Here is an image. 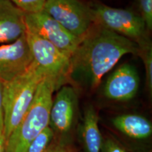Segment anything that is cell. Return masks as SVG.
I'll return each instance as SVG.
<instances>
[{"label": "cell", "instance_id": "15", "mask_svg": "<svg viewBox=\"0 0 152 152\" xmlns=\"http://www.w3.org/2000/svg\"><path fill=\"white\" fill-rule=\"evenodd\" d=\"M54 139V132L48 126L33 140L26 152H47Z\"/></svg>", "mask_w": 152, "mask_h": 152}, {"label": "cell", "instance_id": "18", "mask_svg": "<svg viewBox=\"0 0 152 152\" xmlns=\"http://www.w3.org/2000/svg\"><path fill=\"white\" fill-rule=\"evenodd\" d=\"M101 152H128L122 144L115 139L107 137L103 140Z\"/></svg>", "mask_w": 152, "mask_h": 152}, {"label": "cell", "instance_id": "4", "mask_svg": "<svg viewBox=\"0 0 152 152\" xmlns=\"http://www.w3.org/2000/svg\"><path fill=\"white\" fill-rule=\"evenodd\" d=\"M26 36L33 61L45 75L54 82L56 90L70 80L71 58L52 44L26 29Z\"/></svg>", "mask_w": 152, "mask_h": 152}, {"label": "cell", "instance_id": "6", "mask_svg": "<svg viewBox=\"0 0 152 152\" xmlns=\"http://www.w3.org/2000/svg\"><path fill=\"white\" fill-rule=\"evenodd\" d=\"M93 23L137 43L146 36L145 22L140 15L128 9L96 4L91 8Z\"/></svg>", "mask_w": 152, "mask_h": 152}, {"label": "cell", "instance_id": "9", "mask_svg": "<svg viewBox=\"0 0 152 152\" xmlns=\"http://www.w3.org/2000/svg\"><path fill=\"white\" fill-rule=\"evenodd\" d=\"M33 62L26 33L14 42L0 45V82L4 84L16 78Z\"/></svg>", "mask_w": 152, "mask_h": 152}, {"label": "cell", "instance_id": "12", "mask_svg": "<svg viewBox=\"0 0 152 152\" xmlns=\"http://www.w3.org/2000/svg\"><path fill=\"white\" fill-rule=\"evenodd\" d=\"M80 140L84 152H101L103 138L99 127V117L94 106L85 108L80 128Z\"/></svg>", "mask_w": 152, "mask_h": 152}, {"label": "cell", "instance_id": "17", "mask_svg": "<svg viewBox=\"0 0 152 152\" xmlns=\"http://www.w3.org/2000/svg\"><path fill=\"white\" fill-rule=\"evenodd\" d=\"M142 18L145 22L147 30L152 28V0H139Z\"/></svg>", "mask_w": 152, "mask_h": 152}, {"label": "cell", "instance_id": "10", "mask_svg": "<svg viewBox=\"0 0 152 152\" xmlns=\"http://www.w3.org/2000/svg\"><path fill=\"white\" fill-rule=\"evenodd\" d=\"M140 87V77L134 66L124 64L106 79L103 92L105 97L115 102H128L136 96Z\"/></svg>", "mask_w": 152, "mask_h": 152}, {"label": "cell", "instance_id": "13", "mask_svg": "<svg viewBox=\"0 0 152 152\" xmlns=\"http://www.w3.org/2000/svg\"><path fill=\"white\" fill-rule=\"evenodd\" d=\"M114 128L129 138L142 140L152 134L151 123L141 115L126 113L117 115L112 119Z\"/></svg>", "mask_w": 152, "mask_h": 152}, {"label": "cell", "instance_id": "19", "mask_svg": "<svg viewBox=\"0 0 152 152\" xmlns=\"http://www.w3.org/2000/svg\"><path fill=\"white\" fill-rule=\"evenodd\" d=\"M47 152H73V150L71 148V145L63 144L54 139Z\"/></svg>", "mask_w": 152, "mask_h": 152}, {"label": "cell", "instance_id": "5", "mask_svg": "<svg viewBox=\"0 0 152 152\" xmlns=\"http://www.w3.org/2000/svg\"><path fill=\"white\" fill-rule=\"evenodd\" d=\"M78 100L73 87L64 85L53 98L49 126L54 134V140L70 145L71 138L77 123Z\"/></svg>", "mask_w": 152, "mask_h": 152}, {"label": "cell", "instance_id": "3", "mask_svg": "<svg viewBox=\"0 0 152 152\" xmlns=\"http://www.w3.org/2000/svg\"><path fill=\"white\" fill-rule=\"evenodd\" d=\"M44 77L42 72L33 61L25 73L3 84L4 134L6 140L28 111Z\"/></svg>", "mask_w": 152, "mask_h": 152}, {"label": "cell", "instance_id": "16", "mask_svg": "<svg viewBox=\"0 0 152 152\" xmlns=\"http://www.w3.org/2000/svg\"><path fill=\"white\" fill-rule=\"evenodd\" d=\"M26 14L41 12L47 0H9Z\"/></svg>", "mask_w": 152, "mask_h": 152}, {"label": "cell", "instance_id": "21", "mask_svg": "<svg viewBox=\"0 0 152 152\" xmlns=\"http://www.w3.org/2000/svg\"><path fill=\"white\" fill-rule=\"evenodd\" d=\"M6 139L3 132H0V152H4Z\"/></svg>", "mask_w": 152, "mask_h": 152}, {"label": "cell", "instance_id": "11", "mask_svg": "<svg viewBox=\"0 0 152 152\" xmlns=\"http://www.w3.org/2000/svg\"><path fill=\"white\" fill-rule=\"evenodd\" d=\"M26 30V13L9 0H0V45L16 40Z\"/></svg>", "mask_w": 152, "mask_h": 152}, {"label": "cell", "instance_id": "7", "mask_svg": "<svg viewBox=\"0 0 152 152\" xmlns=\"http://www.w3.org/2000/svg\"><path fill=\"white\" fill-rule=\"evenodd\" d=\"M42 11L81 39L94 23L91 8L80 0H47Z\"/></svg>", "mask_w": 152, "mask_h": 152}, {"label": "cell", "instance_id": "14", "mask_svg": "<svg viewBox=\"0 0 152 152\" xmlns=\"http://www.w3.org/2000/svg\"><path fill=\"white\" fill-rule=\"evenodd\" d=\"M138 54L143 61L146 71V80L149 90H152V47L151 43L147 36L137 43Z\"/></svg>", "mask_w": 152, "mask_h": 152}, {"label": "cell", "instance_id": "8", "mask_svg": "<svg viewBox=\"0 0 152 152\" xmlns=\"http://www.w3.org/2000/svg\"><path fill=\"white\" fill-rule=\"evenodd\" d=\"M26 29L52 44L70 58L81 42L44 11L26 14Z\"/></svg>", "mask_w": 152, "mask_h": 152}, {"label": "cell", "instance_id": "20", "mask_svg": "<svg viewBox=\"0 0 152 152\" xmlns=\"http://www.w3.org/2000/svg\"><path fill=\"white\" fill-rule=\"evenodd\" d=\"M3 84L0 82V132H4V109H3Z\"/></svg>", "mask_w": 152, "mask_h": 152}, {"label": "cell", "instance_id": "2", "mask_svg": "<svg viewBox=\"0 0 152 152\" xmlns=\"http://www.w3.org/2000/svg\"><path fill=\"white\" fill-rule=\"evenodd\" d=\"M55 90L54 82L44 77L28 111L6 140L4 152H26L33 140L49 126Z\"/></svg>", "mask_w": 152, "mask_h": 152}, {"label": "cell", "instance_id": "1", "mask_svg": "<svg viewBox=\"0 0 152 152\" xmlns=\"http://www.w3.org/2000/svg\"><path fill=\"white\" fill-rule=\"evenodd\" d=\"M137 55L135 42L93 23L71 57L70 80L95 90L124 55Z\"/></svg>", "mask_w": 152, "mask_h": 152}]
</instances>
